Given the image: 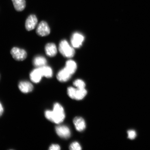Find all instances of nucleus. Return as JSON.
Segmentation results:
<instances>
[{
    "label": "nucleus",
    "instance_id": "1a4fd4ad",
    "mask_svg": "<svg viewBox=\"0 0 150 150\" xmlns=\"http://www.w3.org/2000/svg\"><path fill=\"white\" fill-rule=\"evenodd\" d=\"M43 76L42 71L39 67L33 70L30 74V79L31 81L35 83L40 82Z\"/></svg>",
    "mask_w": 150,
    "mask_h": 150
},
{
    "label": "nucleus",
    "instance_id": "423d86ee",
    "mask_svg": "<svg viewBox=\"0 0 150 150\" xmlns=\"http://www.w3.org/2000/svg\"><path fill=\"white\" fill-rule=\"evenodd\" d=\"M55 130L58 135L62 138L67 139L71 136L70 129L66 125H58L56 127Z\"/></svg>",
    "mask_w": 150,
    "mask_h": 150
},
{
    "label": "nucleus",
    "instance_id": "dca6fc26",
    "mask_svg": "<svg viewBox=\"0 0 150 150\" xmlns=\"http://www.w3.org/2000/svg\"><path fill=\"white\" fill-rule=\"evenodd\" d=\"M87 91L85 88H76L74 99L76 100H81L83 99L87 94Z\"/></svg>",
    "mask_w": 150,
    "mask_h": 150
},
{
    "label": "nucleus",
    "instance_id": "2eb2a0df",
    "mask_svg": "<svg viewBox=\"0 0 150 150\" xmlns=\"http://www.w3.org/2000/svg\"><path fill=\"white\" fill-rule=\"evenodd\" d=\"M65 67L72 75L76 72L77 66L76 62L70 59L66 62Z\"/></svg>",
    "mask_w": 150,
    "mask_h": 150
},
{
    "label": "nucleus",
    "instance_id": "9b49d317",
    "mask_svg": "<svg viewBox=\"0 0 150 150\" xmlns=\"http://www.w3.org/2000/svg\"><path fill=\"white\" fill-rule=\"evenodd\" d=\"M45 52L46 55L50 57L56 56L57 53V49L55 44L53 43L47 44L45 46Z\"/></svg>",
    "mask_w": 150,
    "mask_h": 150
},
{
    "label": "nucleus",
    "instance_id": "39448f33",
    "mask_svg": "<svg viewBox=\"0 0 150 150\" xmlns=\"http://www.w3.org/2000/svg\"><path fill=\"white\" fill-rule=\"evenodd\" d=\"M84 39V37L81 34L78 33H75L73 34L71 37V45L73 47L79 48L81 46Z\"/></svg>",
    "mask_w": 150,
    "mask_h": 150
},
{
    "label": "nucleus",
    "instance_id": "aec40b11",
    "mask_svg": "<svg viewBox=\"0 0 150 150\" xmlns=\"http://www.w3.org/2000/svg\"><path fill=\"white\" fill-rule=\"evenodd\" d=\"M76 88L73 87H69L67 88V94L69 97L72 99H74V96Z\"/></svg>",
    "mask_w": 150,
    "mask_h": 150
},
{
    "label": "nucleus",
    "instance_id": "f3484780",
    "mask_svg": "<svg viewBox=\"0 0 150 150\" xmlns=\"http://www.w3.org/2000/svg\"><path fill=\"white\" fill-rule=\"evenodd\" d=\"M42 73L43 76L47 78H51L53 74L52 68L50 67L45 65L42 67H39Z\"/></svg>",
    "mask_w": 150,
    "mask_h": 150
},
{
    "label": "nucleus",
    "instance_id": "6ab92c4d",
    "mask_svg": "<svg viewBox=\"0 0 150 150\" xmlns=\"http://www.w3.org/2000/svg\"><path fill=\"white\" fill-rule=\"evenodd\" d=\"M69 149L71 150H80L81 149V147L78 142H75L71 144Z\"/></svg>",
    "mask_w": 150,
    "mask_h": 150
},
{
    "label": "nucleus",
    "instance_id": "7ed1b4c3",
    "mask_svg": "<svg viewBox=\"0 0 150 150\" xmlns=\"http://www.w3.org/2000/svg\"><path fill=\"white\" fill-rule=\"evenodd\" d=\"M11 54L13 59L17 61H23L27 56V52L25 50L16 47L11 50Z\"/></svg>",
    "mask_w": 150,
    "mask_h": 150
},
{
    "label": "nucleus",
    "instance_id": "4be33fe9",
    "mask_svg": "<svg viewBox=\"0 0 150 150\" xmlns=\"http://www.w3.org/2000/svg\"><path fill=\"white\" fill-rule=\"evenodd\" d=\"M60 149V147L57 144H52L50 146L49 148L50 150H59Z\"/></svg>",
    "mask_w": 150,
    "mask_h": 150
},
{
    "label": "nucleus",
    "instance_id": "f8f14e48",
    "mask_svg": "<svg viewBox=\"0 0 150 150\" xmlns=\"http://www.w3.org/2000/svg\"><path fill=\"white\" fill-rule=\"evenodd\" d=\"M18 88L22 92L28 93L33 91V87L30 82L25 81L20 82L18 84Z\"/></svg>",
    "mask_w": 150,
    "mask_h": 150
},
{
    "label": "nucleus",
    "instance_id": "a211bd4d",
    "mask_svg": "<svg viewBox=\"0 0 150 150\" xmlns=\"http://www.w3.org/2000/svg\"><path fill=\"white\" fill-rule=\"evenodd\" d=\"M74 85L78 89L85 88L86 84L81 79H77L74 82Z\"/></svg>",
    "mask_w": 150,
    "mask_h": 150
},
{
    "label": "nucleus",
    "instance_id": "ddd939ff",
    "mask_svg": "<svg viewBox=\"0 0 150 150\" xmlns=\"http://www.w3.org/2000/svg\"><path fill=\"white\" fill-rule=\"evenodd\" d=\"M47 64V61L45 58L42 56H36L33 59V65L37 68L46 65Z\"/></svg>",
    "mask_w": 150,
    "mask_h": 150
},
{
    "label": "nucleus",
    "instance_id": "9d476101",
    "mask_svg": "<svg viewBox=\"0 0 150 150\" xmlns=\"http://www.w3.org/2000/svg\"><path fill=\"white\" fill-rule=\"evenodd\" d=\"M74 125L77 130L79 132L83 131L86 127V123L85 121L81 117H76L73 120Z\"/></svg>",
    "mask_w": 150,
    "mask_h": 150
},
{
    "label": "nucleus",
    "instance_id": "20e7f679",
    "mask_svg": "<svg viewBox=\"0 0 150 150\" xmlns=\"http://www.w3.org/2000/svg\"><path fill=\"white\" fill-rule=\"evenodd\" d=\"M50 29L47 23L45 21L40 22L37 27L36 33L41 37L46 36L50 33Z\"/></svg>",
    "mask_w": 150,
    "mask_h": 150
},
{
    "label": "nucleus",
    "instance_id": "412c9836",
    "mask_svg": "<svg viewBox=\"0 0 150 150\" xmlns=\"http://www.w3.org/2000/svg\"><path fill=\"white\" fill-rule=\"evenodd\" d=\"M128 134V138L130 139H134L136 136V134L135 131L134 130H130L127 131Z\"/></svg>",
    "mask_w": 150,
    "mask_h": 150
},
{
    "label": "nucleus",
    "instance_id": "f257e3e1",
    "mask_svg": "<svg viewBox=\"0 0 150 150\" xmlns=\"http://www.w3.org/2000/svg\"><path fill=\"white\" fill-rule=\"evenodd\" d=\"M45 115L47 119L57 124L63 122L65 117L64 109L59 103H56L54 104L52 110H46Z\"/></svg>",
    "mask_w": 150,
    "mask_h": 150
},
{
    "label": "nucleus",
    "instance_id": "f03ea898",
    "mask_svg": "<svg viewBox=\"0 0 150 150\" xmlns=\"http://www.w3.org/2000/svg\"><path fill=\"white\" fill-rule=\"evenodd\" d=\"M74 48L69 45L67 40H64L59 43V50L64 57L71 58L74 57L75 55V51Z\"/></svg>",
    "mask_w": 150,
    "mask_h": 150
},
{
    "label": "nucleus",
    "instance_id": "4468645a",
    "mask_svg": "<svg viewBox=\"0 0 150 150\" xmlns=\"http://www.w3.org/2000/svg\"><path fill=\"white\" fill-rule=\"evenodd\" d=\"M15 9L18 12L23 11L25 8V0H12Z\"/></svg>",
    "mask_w": 150,
    "mask_h": 150
},
{
    "label": "nucleus",
    "instance_id": "0eeeda50",
    "mask_svg": "<svg viewBox=\"0 0 150 150\" xmlns=\"http://www.w3.org/2000/svg\"><path fill=\"white\" fill-rule=\"evenodd\" d=\"M38 23V19L36 16L32 14L28 16L26 20L25 27L28 31L32 30L36 27Z\"/></svg>",
    "mask_w": 150,
    "mask_h": 150
},
{
    "label": "nucleus",
    "instance_id": "5701e85b",
    "mask_svg": "<svg viewBox=\"0 0 150 150\" xmlns=\"http://www.w3.org/2000/svg\"><path fill=\"white\" fill-rule=\"evenodd\" d=\"M4 111L2 105L1 104V103H0V117Z\"/></svg>",
    "mask_w": 150,
    "mask_h": 150
},
{
    "label": "nucleus",
    "instance_id": "6e6552de",
    "mask_svg": "<svg viewBox=\"0 0 150 150\" xmlns=\"http://www.w3.org/2000/svg\"><path fill=\"white\" fill-rule=\"evenodd\" d=\"M72 75L65 67L58 73L57 78L59 81L65 82L70 79Z\"/></svg>",
    "mask_w": 150,
    "mask_h": 150
}]
</instances>
